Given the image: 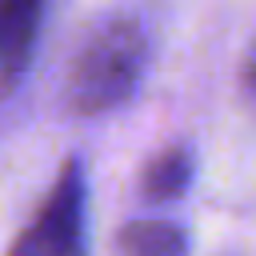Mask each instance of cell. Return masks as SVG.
<instances>
[{
    "label": "cell",
    "instance_id": "1",
    "mask_svg": "<svg viewBox=\"0 0 256 256\" xmlns=\"http://www.w3.org/2000/svg\"><path fill=\"white\" fill-rule=\"evenodd\" d=\"M144 32L128 16L104 20L68 68V108L80 116H104L132 100L144 76Z\"/></svg>",
    "mask_w": 256,
    "mask_h": 256
},
{
    "label": "cell",
    "instance_id": "2",
    "mask_svg": "<svg viewBox=\"0 0 256 256\" xmlns=\"http://www.w3.org/2000/svg\"><path fill=\"white\" fill-rule=\"evenodd\" d=\"M8 256H88V180L80 156H68L28 228Z\"/></svg>",
    "mask_w": 256,
    "mask_h": 256
},
{
    "label": "cell",
    "instance_id": "3",
    "mask_svg": "<svg viewBox=\"0 0 256 256\" xmlns=\"http://www.w3.org/2000/svg\"><path fill=\"white\" fill-rule=\"evenodd\" d=\"M48 0H0V84H16L24 72L40 24H44Z\"/></svg>",
    "mask_w": 256,
    "mask_h": 256
},
{
    "label": "cell",
    "instance_id": "4",
    "mask_svg": "<svg viewBox=\"0 0 256 256\" xmlns=\"http://www.w3.org/2000/svg\"><path fill=\"white\" fill-rule=\"evenodd\" d=\"M192 176H196L192 148L188 144H172V148H164V152H156L148 160V168L140 176V188H144L148 200H176V196L188 192Z\"/></svg>",
    "mask_w": 256,
    "mask_h": 256
},
{
    "label": "cell",
    "instance_id": "5",
    "mask_svg": "<svg viewBox=\"0 0 256 256\" xmlns=\"http://www.w3.org/2000/svg\"><path fill=\"white\" fill-rule=\"evenodd\" d=\"M120 252L124 256H184L188 232L172 220H132L120 232Z\"/></svg>",
    "mask_w": 256,
    "mask_h": 256
},
{
    "label": "cell",
    "instance_id": "6",
    "mask_svg": "<svg viewBox=\"0 0 256 256\" xmlns=\"http://www.w3.org/2000/svg\"><path fill=\"white\" fill-rule=\"evenodd\" d=\"M244 88H248V96L256 100V40H252V48H248V56H244Z\"/></svg>",
    "mask_w": 256,
    "mask_h": 256
}]
</instances>
